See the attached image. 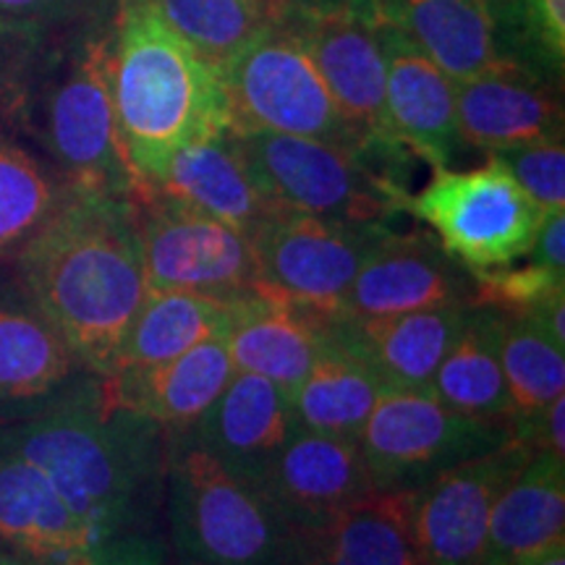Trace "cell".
I'll use <instances>...</instances> for the list:
<instances>
[{"instance_id":"3","label":"cell","mask_w":565,"mask_h":565,"mask_svg":"<svg viewBox=\"0 0 565 565\" xmlns=\"http://www.w3.org/2000/svg\"><path fill=\"white\" fill-rule=\"evenodd\" d=\"M108 63L118 141L137 189L152 186L186 145L231 129L221 74L168 24L158 0H118Z\"/></svg>"},{"instance_id":"8","label":"cell","mask_w":565,"mask_h":565,"mask_svg":"<svg viewBox=\"0 0 565 565\" xmlns=\"http://www.w3.org/2000/svg\"><path fill=\"white\" fill-rule=\"evenodd\" d=\"M511 437V422L454 412L433 393L385 391L356 445L372 490L416 492Z\"/></svg>"},{"instance_id":"18","label":"cell","mask_w":565,"mask_h":565,"mask_svg":"<svg viewBox=\"0 0 565 565\" xmlns=\"http://www.w3.org/2000/svg\"><path fill=\"white\" fill-rule=\"evenodd\" d=\"M377 38L385 58L391 134L433 171L454 168L466 147L458 131L456 82L391 26L377 24Z\"/></svg>"},{"instance_id":"1","label":"cell","mask_w":565,"mask_h":565,"mask_svg":"<svg viewBox=\"0 0 565 565\" xmlns=\"http://www.w3.org/2000/svg\"><path fill=\"white\" fill-rule=\"evenodd\" d=\"M0 448L38 466L108 565H168V435L84 374L45 412L0 427Z\"/></svg>"},{"instance_id":"26","label":"cell","mask_w":565,"mask_h":565,"mask_svg":"<svg viewBox=\"0 0 565 565\" xmlns=\"http://www.w3.org/2000/svg\"><path fill=\"white\" fill-rule=\"evenodd\" d=\"M563 540L565 458L540 450L494 500L479 565H515Z\"/></svg>"},{"instance_id":"32","label":"cell","mask_w":565,"mask_h":565,"mask_svg":"<svg viewBox=\"0 0 565 565\" xmlns=\"http://www.w3.org/2000/svg\"><path fill=\"white\" fill-rule=\"evenodd\" d=\"M66 192L68 183L61 175L0 134V265L13 263Z\"/></svg>"},{"instance_id":"35","label":"cell","mask_w":565,"mask_h":565,"mask_svg":"<svg viewBox=\"0 0 565 565\" xmlns=\"http://www.w3.org/2000/svg\"><path fill=\"white\" fill-rule=\"evenodd\" d=\"M503 162L524 192L545 212L565 210V147L563 139L526 141L490 152Z\"/></svg>"},{"instance_id":"11","label":"cell","mask_w":565,"mask_h":565,"mask_svg":"<svg viewBox=\"0 0 565 565\" xmlns=\"http://www.w3.org/2000/svg\"><path fill=\"white\" fill-rule=\"evenodd\" d=\"M391 225L349 223L278 210L249 233L259 291L317 315H335L359 267Z\"/></svg>"},{"instance_id":"23","label":"cell","mask_w":565,"mask_h":565,"mask_svg":"<svg viewBox=\"0 0 565 565\" xmlns=\"http://www.w3.org/2000/svg\"><path fill=\"white\" fill-rule=\"evenodd\" d=\"M324 317L265 291L244 296L233 303L228 330L233 366L291 391L330 349Z\"/></svg>"},{"instance_id":"17","label":"cell","mask_w":565,"mask_h":565,"mask_svg":"<svg viewBox=\"0 0 565 565\" xmlns=\"http://www.w3.org/2000/svg\"><path fill=\"white\" fill-rule=\"evenodd\" d=\"M471 307L422 309L393 317L328 315L324 333L338 351L370 366L393 391L429 393L437 366L461 335Z\"/></svg>"},{"instance_id":"34","label":"cell","mask_w":565,"mask_h":565,"mask_svg":"<svg viewBox=\"0 0 565 565\" xmlns=\"http://www.w3.org/2000/svg\"><path fill=\"white\" fill-rule=\"evenodd\" d=\"M158 9L215 71L270 24L254 0H158Z\"/></svg>"},{"instance_id":"33","label":"cell","mask_w":565,"mask_h":565,"mask_svg":"<svg viewBox=\"0 0 565 565\" xmlns=\"http://www.w3.org/2000/svg\"><path fill=\"white\" fill-rule=\"evenodd\" d=\"M565 349L555 345L529 317L503 312L500 364H503L513 416L534 414L565 395Z\"/></svg>"},{"instance_id":"4","label":"cell","mask_w":565,"mask_h":565,"mask_svg":"<svg viewBox=\"0 0 565 565\" xmlns=\"http://www.w3.org/2000/svg\"><path fill=\"white\" fill-rule=\"evenodd\" d=\"M166 526L181 565H303L309 553V534L257 484L179 435H168Z\"/></svg>"},{"instance_id":"37","label":"cell","mask_w":565,"mask_h":565,"mask_svg":"<svg viewBox=\"0 0 565 565\" xmlns=\"http://www.w3.org/2000/svg\"><path fill=\"white\" fill-rule=\"evenodd\" d=\"M511 435L534 454L550 450L565 458V395L534 414H515L511 419Z\"/></svg>"},{"instance_id":"6","label":"cell","mask_w":565,"mask_h":565,"mask_svg":"<svg viewBox=\"0 0 565 565\" xmlns=\"http://www.w3.org/2000/svg\"><path fill=\"white\" fill-rule=\"evenodd\" d=\"M217 74L228 103L231 131L236 134H291L370 154L404 147L366 137L343 116L312 58L282 21H270L254 34Z\"/></svg>"},{"instance_id":"19","label":"cell","mask_w":565,"mask_h":565,"mask_svg":"<svg viewBox=\"0 0 565 565\" xmlns=\"http://www.w3.org/2000/svg\"><path fill=\"white\" fill-rule=\"evenodd\" d=\"M0 547L38 565H108L38 466L0 448Z\"/></svg>"},{"instance_id":"20","label":"cell","mask_w":565,"mask_h":565,"mask_svg":"<svg viewBox=\"0 0 565 565\" xmlns=\"http://www.w3.org/2000/svg\"><path fill=\"white\" fill-rule=\"evenodd\" d=\"M458 131L487 154L526 141L563 139L561 84L511 63L456 82Z\"/></svg>"},{"instance_id":"21","label":"cell","mask_w":565,"mask_h":565,"mask_svg":"<svg viewBox=\"0 0 565 565\" xmlns=\"http://www.w3.org/2000/svg\"><path fill=\"white\" fill-rule=\"evenodd\" d=\"M299 429L288 391L252 372H236L221 398L179 435L252 479L267 458Z\"/></svg>"},{"instance_id":"31","label":"cell","mask_w":565,"mask_h":565,"mask_svg":"<svg viewBox=\"0 0 565 565\" xmlns=\"http://www.w3.org/2000/svg\"><path fill=\"white\" fill-rule=\"evenodd\" d=\"M494 53L561 84L565 66V0H484Z\"/></svg>"},{"instance_id":"38","label":"cell","mask_w":565,"mask_h":565,"mask_svg":"<svg viewBox=\"0 0 565 565\" xmlns=\"http://www.w3.org/2000/svg\"><path fill=\"white\" fill-rule=\"evenodd\" d=\"M76 0H0V30H34L74 9Z\"/></svg>"},{"instance_id":"14","label":"cell","mask_w":565,"mask_h":565,"mask_svg":"<svg viewBox=\"0 0 565 565\" xmlns=\"http://www.w3.org/2000/svg\"><path fill=\"white\" fill-rule=\"evenodd\" d=\"M475 275L456 263L429 231L387 228L359 267L335 315L393 317L422 309L471 307Z\"/></svg>"},{"instance_id":"27","label":"cell","mask_w":565,"mask_h":565,"mask_svg":"<svg viewBox=\"0 0 565 565\" xmlns=\"http://www.w3.org/2000/svg\"><path fill=\"white\" fill-rule=\"evenodd\" d=\"M412 511L414 492L372 490L309 534L303 565H424Z\"/></svg>"},{"instance_id":"15","label":"cell","mask_w":565,"mask_h":565,"mask_svg":"<svg viewBox=\"0 0 565 565\" xmlns=\"http://www.w3.org/2000/svg\"><path fill=\"white\" fill-rule=\"evenodd\" d=\"M249 482L307 534L372 492L356 440L299 427Z\"/></svg>"},{"instance_id":"39","label":"cell","mask_w":565,"mask_h":565,"mask_svg":"<svg viewBox=\"0 0 565 565\" xmlns=\"http://www.w3.org/2000/svg\"><path fill=\"white\" fill-rule=\"evenodd\" d=\"M529 257H532V263L565 273V210L547 212Z\"/></svg>"},{"instance_id":"25","label":"cell","mask_w":565,"mask_h":565,"mask_svg":"<svg viewBox=\"0 0 565 565\" xmlns=\"http://www.w3.org/2000/svg\"><path fill=\"white\" fill-rule=\"evenodd\" d=\"M372 21L419 47L454 82L498 66L484 0H362Z\"/></svg>"},{"instance_id":"43","label":"cell","mask_w":565,"mask_h":565,"mask_svg":"<svg viewBox=\"0 0 565 565\" xmlns=\"http://www.w3.org/2000/svg\"><path fill=\"white\" fill-rule=\"evenodd\" d=\"M0 565H38V563H30V561H24V557L13 555V553H9V550H3V547H0Z\"/></svg>"},{"instance_id":"24","label":"cell","mask_w":565,"mask_h":565,"mask_svg":"<svg viewBox=\"0 0 565 565\" xmlns=\"http://www.w3.org/2000/svg\"><path fill=\"white\" fill-rule=\"evenodd\" d=\"M150 189L217 217L246 236L282 210L254 179L231 129L175 152Z\"/></svg>"},{"instance_id":"5","label":"cell","mask_w":565,"mask_h":565,"mask_svg":"<svg viewBox=\"0 0 565 565\" xmlns=\"http://www.w3.org/2000/svg\"><path fill=\"white\" fill-rule=\"evenodd\" d=\"M236 141L254 179L282 210L383 225L406 212L408 152L370 154L273 131L236 134Z\"/></svg>"},{"instance_id":"16","label":"cell","mask_w":565,"mask_h":565,"mask_svg":"<svg viewBox=\"0 0 565 565\" xmlns=\"http://www.w3.org/2000/svg\"><path fill=\"white\" fill-rule=\"evenodd\" d=\"M84 374L17 275L0 273V427L51 408Z\"/></svg>"},{"instance_id":"42","label":"cell","mask_w":565,"mask_h":565,"mask_svg":"<svg viewBox=\"0 0 565 565\" xmlns=\"http://www.w3.org/2000/svg\"><path fill=\"white\" fill-rule=\"evenodd\" d=\"M515 565H565V540L555 542V545H550L547 550H542V553L526 557V561Z\"/></svg>"},{"instance_id":"10","label":"cell","mask_w":565,"mask_h":565,"mask_svg":"<svg viewBox=\"0 0 565 565\" xmlns=\"http://www.w3.org/2000/svg\"><path fill=\"white\" fill-rule=\"evenodd\" d=\"M38 131L71 189L121 200H131L137 192V179L118 141L108 40L84 42L47 84Z\"/></svg>"},{"instance_id":"28","label":"cell","mask_w":565,"mask_h":565,"mask_svg":"<svg viewBox=\"0 0 565 565\" xmlns=\"http://www.w3.org/2000/svg\"><path fill=\"white\" fill-rule=\"evenodd\" d=\"M233 303L192 291H147L126 330L113 374L171 362L207 338L228 335Z\"/></svg>"},{"instance_id":"2","label":"cell","mask_w":565,"mask_h":565,"mask_svg":"<svg viewBox=\"0 0 565 565\" xmlns=\"http://www.w3.org/2000/svg\"><path fill=\"white\" fill-rule=\"evenodd\" d=\"M13 275L84 370L110 377L147 294L131 200L68 186L13 257Z\"/></svg>"},{"instance_id":"12","label":"cell","mask_w":565,"mask_h":565,"mask_svg":"<svg viewBox=\"0 0 565 565\" xmlns=\"http://www.w3.org/2000/svg\"><path fill=\"white\" fill-rule=\"evenodd\" d=\"M280 21L312 58L343 116L366 137L398 141L387 124L385 58L377 24L362 0L301 6Z\"/></svg>"},{"instance_id":"9","label":"cell","mask_w":565,"mask_h":565,"mask_svg":"<svg viewBox=\"0 0 565 565\" xmlns=\"http://www.w3.org/2000/svg\"><path fill=\"white\" fill-rule=\"evenodd\" d=\"M131 204L147 291H192L228 303L259 291L246 233L150 186H139Z\"/></svg>"},{"instance_id":"22","label":"cell","mask_w":565,"mask_h":565,"mask_svg":"<svg viewBox=\"0 0 565 565\" xmlns=\"http://www.w3.org/2000/svg\"><path fill=\"white\" fill-rule=\"evenodd\" d=\"M233 374L228 335H215L171 362L113 374L103 387L110 401L158 422L166 433H183L221 398Z\"/></svg>"},{"instance_id":"30","label":"cell","mask_w":565,"mask_h":565,"mask_svg":"<svg viewBox=\"0 0 565 565\" xmlns=\"http://www.w3.org/2000/svg\"><path fill=\"white\" fill-rule=\"evenodd\" d=\"M385 391L393 387L330 343L307 377L288 391V398L299 427L356 440Z\"/></svg>"},{"instance_id":"41","label":"cell","mask_w":565,"mask_h":565,"mask_svg":"<svg viewBox=\"0 0 565 565\" xmlns=\"http://www.w3.org/2000/svg\"><path fill=\"white\" fill-rule=\"evenodd\" d=\"M267 13L270 21H280L286 13H291L301 6H315V3H324V0H254Z\"/></svg>"},{"instance_id":"7","label":"cell","mask_w":565,"mask_h":565,"mask_svg":"<svg viewBox=\"0 0 565 565\" xmlns=\"http://www.w3.org/2000/svg\"><path fill=\"white\" fill-rule=\"evenodd\" d=\"M406 212L471 273L529 257L547 215L494 158L469 171H435L422 192L408 194Z\"/></svg>"},{"instance_id":"13","label":"cell","mask_w":565,"mask_h":565,"mask_svg":"<svg viewBox=\"0 0 565 565\" xmlns=\"http://www.w3.org/2000/svg\"><path fill=\"white\" fill-rule=\"evenodd\" d=\"M534 456L508 440L445 471L414 492V540L424 565H479L494 500Z\"/></svg>"},{"instance_id":"36","label":"cell","mask_w":565,"mask_h":565,"mask_svg":"<svg viewBox=\"0 0 565 565\" xmlns=\"http://www.w3.org/2000/svg\"><path fill=\"white\" fill-rule=\"evenodd\" d=\"M475 275V303L500 309V312H526L550 294L565 291V273L553 267L529 263L521 267H494Z\"/></svg>"},{"instance_id":"40","label":"cell","mask_w":565,"mask_h":565,"mask_svg":"<svg viewBox=\"0 0 565 565\" xmlns=\"http://www.w3.org/2000/svg\"><path fill=\"white\" fill-rule=\"evenodd\" d=\"M532 320L555 345L565 349V291L550 294L547 299L534 303L526 312H519Z\"/></svg>"},{"instance_id":"29","label":"cell","mask_w":565,"mask_h":565,"mask_svg":"<svg viewBox=\"0 0 565 565\" xmlns=\"http://www.w3.org/2000/svg\"><path fill=\"white\" fill-rule=\"evenodd\" d=\"M500 309L482 303L469 309L461 335L435 372L429 393L440 404L482 419H513V404L500 364Z\"/></svg>"}]
</instances>
